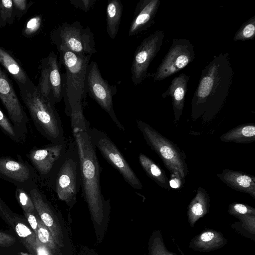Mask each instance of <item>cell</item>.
Returning <instances> with one entry per match:
<instances>
[{"label": "cell", "instance_id": "obj_23", "mask_svg": "<svg viewBox=\"0 0 255 255\" xmlns=\"http://www.w3.org/2000/svg\"><path fill=\"white\" fill-rule=\"evenodd\" d=\"M222 141L250 143L255 141V125L242 124L230 129L220 137Z\"/></svg>", "mask_w": 255, "mask_h": 255}, {"label": "cell", "instance_id": "obj_30", "mask_svg": "<svg viewBox=\"0 0 255 255\" xmlns=\"http://www.w3.org/2000/svg\"><path fill=\"white\" fill-rule=\"evenodd\" d=\"M255 37V15L252 16L244 23L235 33L233 40L246 41L253 40Z\"/></svg>", "mask_w": 255, "mask_h": 255}, {"label": "cell", "instance_id": "obj_19", "mask_svg": "<svg viewBox=\"0 0 255 255\" xmlns=\"http://www.w3.org/2000/svg\"><path fill=\"white\" fill-rule=\"evenodd\" d=\"M228 240L222 233L213 229L206 230L193 238L189 246L195 251L209 252L223 247Z\"/></svg>", "mask_w": 255, "mask_h": 255}, {"label": "cell", "instance_id": "obj_14", "mask_svg": "<svg viewBox=\"0 0 255 255\" xmlns=\"http://www.w3.org/2000/svg\"><path fill=\"white\" fill-rule=\"evenodd\" d=\"M0 100L8 113V119L25 141L28 133L29 119L15 93L11 81L0 67Z\"/></svg>", "mask_w": 255, "mask_h": 255}, {"label": "cell", "instance_id": "obj_13", "mask_svg": "<svg viewBox=\"0 0 255 255\" xmlns=\"http://www.w3.org/2000/svg\"><path fill=\"white\" fill-rule=\"evenodd\" d=\"M165 33L157 30L145 38L136 48L131 67L133 83L140 84L147 76L149 66L163 44Z\"/></svg>", "mask_w": 255, "mask_h": 255}, {"label": "cell", "instance_id": "obj_2", "mask_svg": "<svg viewBox=\"0 0 255 255\" xmlns=\"http://www.w3.org/2000/svg\"><path fill=\"white\" fill-rule=\"evenodd\" d=\"M60 64L65 69L62 74L63 98L65 113L70 118L72 129L88 130L90 123L84 115L85 81L91 55H81L65 49H57Z\"/></svg>", "mask_w": 255, "mask_h": 255}, {"label": "cell", "instance_id": "obj_11", "mask_svg": "<svg viewBox=\"0 0 255 255\" xmlns=\"http://www.w3.org/2000/svg\"><path fill=\"white\" fill-rule=\"evenodd\" d=\"M193 44L187 38H174L153 76L160 81L177 73L195 59Z\"/></svg>", "mask_w": 255, "mask_h": 255}, {"label": "cell", "instance_id": "obj_44", "mask_svg": "<svg viewBox=\"0 0 255 255\" xmlns=\"http://www.w3.org/2000/svg\"><path fill=\"white\" fill-rule=\"evenodd\" d=\"M17 255H30V254L26 253L20 252L17 254Z\"/></svg>", "mask_w": 255, "mask_h": 255}, {"label": "cell", "instance_id": "obj_20", "mask_svg": "<svg viewBox=\"0 0 255 255\" xmlns=\"http://www.w3.org/2000/svg\"><path fill=\"white\" fill-rule=\"evenodd\" d=\"M0 64L11 75L17 86H27L33 83L14 56L0 46Z\"/></svg>", "mask_w": 255, "mask_h": 255}, {"label": "cell", "instance_id": "obj_26", "mask_svg": "<svg viewBox=\"0 0 255 255\" xmlns=\"http://www.w3.org/2000/svg\"><path fill=\"white\" fill-rule=\"evenodd\" d=\"M239 221L231 225L232 229L242 236L255 240V215H246L237 217Z\"/></svg>", "mask_w": 255, "mask_h": 255}, {"label": "cell", "instance_id": "obj_24", "mask_svg": "<svg viewBox=\"0 0 255 255\" xmlns=\"http://www.w3.org/2000/svg\"><path fill=\"white\" fill-rule=\"evenodd\" d=\"M123 10L120 0H109L106 7L107 31L108 36L114 39L119 29Z\"/></svg>", "mask_w": 255, "mask_h": 255}, {"label": "cell", "instance_id": "obj_25", "mask_svg": "<svg viewBox=\"0 0 255 255\" xmlns=\"http://www.w3.org/2000/svg\"><path fill=\"white\" fill-rule=\"evenodd\" d=\"M139 162L147 175L161 187L170 190L165 173L154 161L143 153L138 156Z\"/></svg>", "mask_w": 255, "mask_h": 255}, {"label": "cell", "instance_id": "obj_27", "mask_svg": "<svg viewBox=\"0 0 255 255\" xmlns=\"http://www.w3.org/2000/svg\"><path fill=\"white\" fill-rule=\"evenodd\" d=\"M14 229L26 249L33 255H34L36 237L34 232L22 223H17Z\"/></svg>", "mask_w": 255, "mask_h": 255}, {"label": "cell", "instance_id": "obj_18", "mask_svg": "<svg viewBox=\"0 0 255 255\" xmlns=\"http://www.w3.org/2000/svg\"><path fill=\"white\" fill-rule=\"evenodd\" d=\"M218 178L227 186L238 191L249 194L255 198V177L241 171L225 169Z\"/></svg>", "mask_w": 255, "mask_h": 255}, {"label": "cell", "instance_id": "obj_34", "mask_svg": "<svg viewBox=\"0 0 255 255\" xmlns=\"http://www.w3.org/2000/svg\"><path fill=\"white\" fill-rule=\"evenodd\" d=\"M0 14L5 25L13 23L16 14L12 0H0Z\"/></svg>", "mask_w": 255, "mask_h": 255}, {"label": "cell", "instance_id": "obj_28", "mask_svg": "<svg viewBox=\"0 0 255 255\" xmlns=\"http://www.w3.org/2000/svg\"><path fill=\"white\" fill-rule=\"evenodd\" d=\"M37 87L43 96L53 102L49 80V67L46 57L41 61V73Z\"/></svg>", "mask_w": 255, "mask_h": 255}, {"label": "cell", "instance_id": "obj_31", "mask_svg": "<svg viewBox=\"0 0 255 255\" xmlns=\"http://www.w3.org/2000/svg\"><path fill=\"white\" fill-rule=\"evenodd\" d=\"M0 128L8 137L15 142L23 143L22 139L8 118L0 108Z\"/></svg>", "mask_w": 255, "mask_h": 255}, {"label": "cell", "instance_id": "obj_35", "mask_svg": "<svg viewBox=\"0 0 255 255\" xmlns=\"http://www.w3.org/2000/svg\"><path fill=\"white\" fill-rule=\"evenodd\" d=\"M228 212L237 218L242 215H255V209L248 205L234 202L229 204Z\"/></svg>", "mask_w": 255, "mask_h": 255}, {"label": "cell", "instance_id": "obj_33", "mask_svg": "<svg viewBox=\"0 0 255 255\" xmlns=\"http://www.w3.org/2000/svg\"><path fill=\"white\" fill-rule=\"evenodd\" d=\"M15 195L24 213H37L29 193L21 188L16 187Z\"/></svg>", "mask_w": 255, "mask_h": 255}, {"label": "cell", "instance_id": "obj_40", "mask_svg": "<svg viewBox=\"0 0 255 255\" xmlns=\"http://www.w3.org/2000/svg\"><path fill=\"white\" fill-rule=\"evenodd\" d=\"M53 252L45 245L41 244L36 239V245L34 250V255H53Z\"/></svg>", "mask_w": 255, "mask_h": 255}, {"label": "cell", "instance_id": "obj_1", "mask_svg": "<svg viewBox=\"0 0 255 255\" xmlns=\"http://www.w3.org/2000/svg\"><path fill=\"white\" fill-rule=\"evenodd\" d=\"M233 70L228 52L213 57L202 70L191 101V119H212L222 108L228 95Z\"/></svg>", "mask_w": 255, "mask_h": 255}, {"label": "cell", "instance_id": "obj_22", "mask_svg": "<svg viewBox=\"0 0 255 255\" xmlns=\"http://www.w3.org/2000/svg\"><path fill=\"white\" fill-rule=\"evenodd\" d=\"M49 67V80L54 103H59L63 98L62 79L58 56L51 52L46 57Z\"/></svg>", "mask_w": 255, "mask_h": 255}, {"label": "cell", "instance_id": "obj_29", "mask_svg": "<svg viewBox=\"0 0 255 255\" xmlns=\"http://www.w3.org/2000/svg\"><path fill=\"white\" fill-rule=\"evenodd\" d=\"M149 255H177L166 248L162 234L160 231H155L149 243Z\"/></svg>", "mask_w": 255, "mask_h": 255}, {"label": "cell", "instance_id": "obj_16", "mask_svg": "<svg viewBox=\"0 0 255 255\" xmlns=\"http://www.w3.org/2000/svg\"><path fill=\"white\" fill-rule=\"evenodd\" d=\"M160 4V0H140L135 7L128 36H135L150 28L154 23Z\"/></svg>", "mask_w": 255, "mask_h": 255}, {"label": "cell", "instance_id": "obj_4", "mask_svg": "<svg viewBox=\"0 0 255 255\" xmlns=\"http://www.w3.org/2000/svg\"><path fill=\"white\" fill-rule=\"evenodd\" d=\"M18 87L21 99L37 130L51 143L66 142L55 103L43 96L33 83Z\"/></svg>", "mask_w": 255, "mask_h": 255}, {"label": "cell", "instance_id": "obj_7", "mask_svg": "<svg viewBox=\"0 0 255 255\" xmlns=\"http://www.w3.org/2000/svg\"><path fill=\"white\" fill-rule=\"evenodd\" d=\"M50 38L57 49L91 56L97 51L92 30L89 27L84 28L78 21L59 25L50 32Z\"/></svg>", "mask_w": 255, "mask_h": 255}, {"label": "cell", "instance_id": "obj_41", "mask_svg": "<svg viewBox=\"0 0 255 255\" xmlns=\"http://www.w3.org/2000/svg\"><path fill=\"white\" fill-rule=\"evenodd\" d=\"M15 242V239L12 236L0 232V247H8Z\"/></svg>", "mask_w": 255, "mask_h": 255}, {"label": "cell", "instance_id": "obj_12", "mask_svg": "<svg viewBox=\"0 0 255 255\" xmlns=\"http://www.w3.org/2000/svg\"><path fill=\"white\" fill-rule=\"evenodd\" d=\"M17 160L7 156H0V177L28 193L37 186L38 175L28 162L17 155Z\"/></svg>", "mask_w": 255, "mask_h": 255}, {"label": "cell", "instance_id": "obj_8", "mask_svg": "<svg viewBox=\"0 0 255 255\" xmlns=\"http://www.w3.org/2000/svg\"><path fill=\"white\" fill-rule=\"evenodd\" d=\"M67 148L66 141L51 143L42 147L34 146L26 154L36 171L39 180L51 187Z\"/></svg>", "mask_w": 255, "mask_h": 255}, {"label": "cell", "instance_id": "obj_5", "mask_svg": "<svg viewBox=\"0 0 255 255\" xmlns=\"http://www.w3.org/2000/svg\"><path fill=\"white\" fill-rule=\"evenodd\" d=\"M136 124L146 143L157 154L170 175L179 176L184 184L188 169L184 151L148 124L140 120Z\"/></svg>", "mask_w": 255, "mask_h": 255}, {"label": "cell", "instance_id": "obj_42", "mask_svg": "<svg viewBox=\"0 0 255 255\" xmlns=\"http://www.w3.org/2000/svg\"><path fill=\"white\" fill-rule=\"evenodd\" d=\"M169 184L171 189H179L182 186L184 183L179 176L170 175Z\"/></svg>", "mask_w": 255, "mask_h": 255}, {"label": "cell", "instance_id": "obj_10", "mask_svg": "<svg viewBox=\"0 0 255 255\" xmlns=\"http://www.w3.org/2000/svg\"><path fill=\"white\" fill-rule=\"evenodd\" d=\"M85 92L107 113L120 129L125 130L124 126L116 115L113 107V98L117 93V87L109 84L103 78L98 64L95 61H91L87 67Z\"/></svg>", "mask_w": 255, "mask_h": 255}, {"label": "cell", "instance_id": "obj_3", "mask_svg": "<svg viewBox=\"0 0 255 255\" xmlns=\"http://www.w3.org/2000/svg\"><path fill=\"white\" fill-rule=\"evenodd\" d=\"M80 160L82 195L95 221L100 222L106 212L108 201L104 198L100 185V166L96 148L87 131L72 129Z\"/></svg>", "mask_w": 255, "mask_h": 255}, {"label": "cell", "instance_id": "obj_32", "mask_svg": "<svg viewBox=\"0 0 255 255\" xmlns=\"http://www.w3.org/2000/svg\"><path fill=\"white\" fill-rule=\"evenodd\" d=\"M38 229L36 239L42 244L47 247L52 252L57 250L55 243L50 232L38 217Z\"/></svg>", "mask_w": 255, "mask_h": 255}, {"label": "cell", "instance_id": "obj_36", "mask_svg": "<svg viewBox=\"0 0 255 255\" xmlns=\"http://www.w3.org/2000/svg\"><path fill=\"white\" fill-rule=\"evenodd\" d=\"M41 23L42 18L40 15H36L30 18L22 30L23 36L30 37L35 35L40 29Z\"/></svg>", "mask_w": 255, "mask_h": 255}, {"label": "cell", "instance_id": "obj_9", "mask_svg": "<svg viewBox=\"0 0 255 255\" xmlns=\"http://www.w3.org/2000/svg\"><path fill=\"white\" fill-rule=\"evenodd\" d=\"M87 132L96 149L121 174L125 181L134 189H142L141 181L106 133L95 128H90Z\"/></svg>", "mask_w": 255, "mask_h": 255}, {"label": "cell", "instance_id": "obj_15", "mask_svg": "<svg viewBox=\"0 0 255 255\" xmlns=\"http://www.w3.org/2000/svg\"><path fill=\"white\" fill-rule=\"evenodd\" d=\"M29 194L38 217L50 232L55 243L63 246V236L57 217L49 202L38 186L31 190Z\"/></svg>", "mask_w": 255, "mask_h": 255}, {"label": "cell", "instance_id": "obj_21", "mask_svg": "<svg viewBox=\"0 0 255 255\" xmlns=\"http://www.w3.org/2000/svg\"><path fill=\"white\" fill-rule=\"evenodd\" d=\"M210 203L209 194L202 186L199 187L187 209V220L191 227H194L199 219L209 213Z\"/></svg>", "mask_w": 255, "mask_h": 255}, {"label": "cell", "instance_id": "obj_17", "mask_svg": "<svg viewBox=\"0 0 255 255\" xmlns=\"http://www.w3.org/2000/svg\"><path fill=\"white\" fill-rule=\"evenodd\" d=\"M190 77V75L183 73L174 77L167 90L161 95L164 99L169 97L171 98L174 121L176 123L178 122L183 111L188 83Z\"/></svg>", "mask_w": 255, "mask_h": 255}, {"label": "cell", "instance_id": "obj_6", "mask_svg": "<svg viewBox=\"0 0 255 255\" xmlns=\"http://www.w3.org/2000/svg\"><path fill=\"white\" fill-rule=\"evenodd\" d=\"M81 187L80 160L74 140L67 145V150L50 187L60 200L72 206Z\"/></svg>", "mask_w": 255, "mask_h": 255}, {"label": "cell", "instance_id": "obj_38", "mask_svg": "<svg viewBox=\"0 0 255 255\" xmlns=\"http://www.w3.org/2000/svg\"><path fill=\"white\" fill-rule=\"evenodd\" d=\"M97 0H70V3L76 8L88 12L92 7Z\"/></svg>", "mask_w": 255, "mask_h": 255}, {"label": "cell", "instance_id": "obj_37", "mask_svg": "<svg viewBox=\"0 0 255 255\" xmlns=\"http://www.w3.org/2000/svg\"><path fill=\"white\" fill-rule=\"evenodd\" d=\"M16 16L20 18L24 15L33 2L27 0H12Z\"/></svg>", "mask_w": 255, "mask_h": 255}, {"label": "cell", "instance_id": "obj_39", "mask_svg": "<svg viewBox=\"0 0 255 255\" xmlns=\"http://www.w3.org/2000/svg\"><path fill=\"white\" fill-rule=\"evenodd\" d=\"M24 214L36 236L38 229V216H36V214L34 213H24Z\"/></svg>", "mask_w": 255, "mask_h": 255}, {"label": "cell", "instance_id": "obj_43", "mask_svg": "<svg viewBox=\"0 0 255 255\" xmlns=\"http://www.w3.org/2000/svg\"><path fill=\"white\" fill-rule=\"evenodd\" d=\"M4 26H5V25L1 18L0 14V28Z\"/></svg>", "mask_w": 255, "mask_h": 255}]
</instances>
